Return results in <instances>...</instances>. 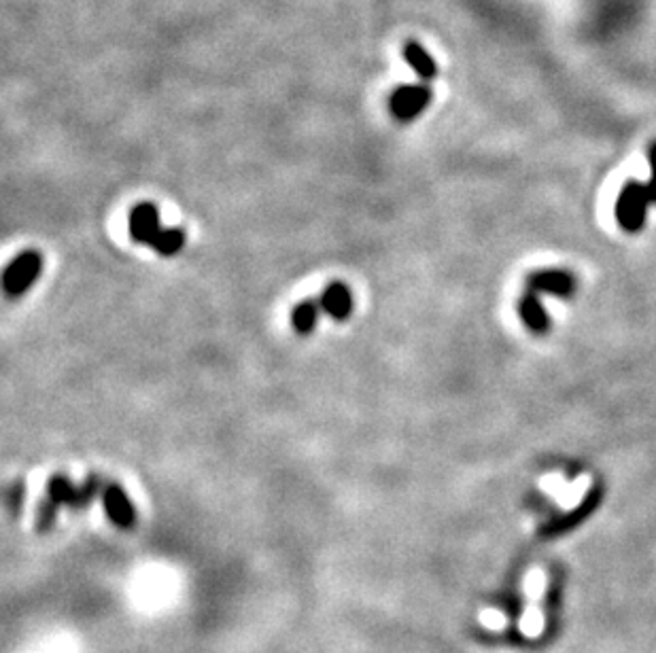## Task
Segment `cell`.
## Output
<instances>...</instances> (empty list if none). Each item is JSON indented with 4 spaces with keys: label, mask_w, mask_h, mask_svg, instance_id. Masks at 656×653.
Instances as JSON below:
<instances>
[{
    "label": "cell",
    "mask_w": 656,
    "mask_h": 653,
    "mask_svg": "<svg viewBox=\"0 0 656 653\" xmlns=\"http://www.w3.org/2000/svg\"><path fill=\"white\" fill-rule=\"evenodd\" d=\"M529 293H550L556 297H570L573 293V278L567 272H538L527 282Z\"/></svg>",
    "instance_id": "cell-6"
},
{
    "label": "cell",
    "mask_w": 656,
    "mask_h": 653,
    "mask_svg": "<svg viewBox=\"0 0 656 653\" xmlns=\"http://www.w3.org/2000/svg\"><path fill=\"white\" fill-rule=\"evenodd\" d=\"M43 272V254L38 251H24L4 268L3 289L9 300H18L30 289Z\"/></svg>",
    "instance_id": "cell-1"
},
{
    "label": "cell",
    "mask_w": 656,
    "mask_h": 653,
    "mask_svg": "<svg viewBox=\"0 0 656 653\" xmlns=\"http://www.w3.org/2000/svg\"><path fill=\"white\" fill-rule=\"evenodd\" d=\"M319 312H323L321 303L314 300L300 302L291 312V325H294L297 335H311L317 326Z\"/></svg>",
    "instance_id": "cell-9"
},
{
    "label": "cell",
    "mask_w": 656,
    "mask_h": 653,
    "mask_svg": "<svg viewBox=\"0 0 656 653\" xmlns=\"http://www.w3.org/2000/svg\"><path fill=\"white\" fill-rule=\"evenodd\" d=\"M321 310L329 318L343 323L352 314V293L344 282H329L319 297Z\"/></svg>",
    "instance_id": "cell-5"
},
{
    "label": "cell",
    "mask_w": 656,
    "mask_h": 653,
    "mask_svg": "<svg viewBox=\"0 0 656 653\" xmlns=\"http://www.w3.org/2000/svg\"><path fill=\"white\" fill-rule=\"evenodd\" d=\"M518 312H521L522 323H525L533 334H546L548 331L550 320L546 317L542 303L536 297V293H527L525 297L521 300V306H518Z\"/></svg>",
    "instance_id": "cell-8"
},
{
    "label": "cell",
    "mask_w": 656,
    "mask_h": 653,
    "mask_svg": "<svg viewBox=\"0 0 656 653\" xmlns=\"http://www.w3.org/2000/svg\"><path fill=\"white\" fill-rule=\"evenodd\" d=\"M648 204L652 202H650L644 182H627L619 198V204H616V219H619L622 230H642L644 221H646Z\"/></svg>",
    "instance_id": "cell-2"
},
{
    "label": "cell",
    "mask_w": 656,
    "mask_h": 653,
    "mask_svg": "<svg viewBox=\"0 0 656 653\" xmlns=\"http://www.w3.org/2000/svg\"><path fill=\"white\" fill-rule=\"evenodd\" d=\"M185 246V234L181 230H162L153 240L151 248L162 257H173Z\"/></svg>",
    "instance_id": "cell-11"
},
{
    "label": "cell",
    "mask_w": 656,
    "mask_h": 653,
    "mask_svg": "<svg viewBox=\"0 0 656 653\" xmlns=\"http://www.w3.org/2000/svg\"><path fill=\"white\" fill-rule=\"evenodd\" d=\"M130 238L139 245H153L162 227H159V213L158 206L151 202H142L136 204L130 213Z\"/></svg>",
    "instance_id": "cell-3"
},
{
    "label": "cell",
    "mask_w": 656,
    "mask_h": 653,
    "mask_svg": "<svg viewBox=\"0 0 656 653\" xmlns=\"http://www.w3.org/2000/svg\"><path fill=\"white\" fill-rule=\"evenodd\" d=\"M404 58H406V62L417 70V75L421 77L423 81L433 79V77L438 75V66H435L433 60L429 58V53L421 45H418V43H415V41L406 43V45H404Z\"/></svg>",
    "instance_id": "cell-10"
},
{
    "label": "cell",
    "mask_w": 656,
    "mask_h": 653,
    "mask_svg": "<svg viewBox=\"0 0 656 653\" xmlns=\"http://www.w3.org/2000/svg\"><path fill=\"white\" fill-rule=\"evenodd\" d=\"M650 165H652V179L650 182H646V193L650 198V202H656V145L650 149Z\"/></svg>",
    "instance_id": "cell-15"
},
{
    "label": "cell",
    "mask_w": 656,
    "mask_h": 653,
    "mask_svg": "<svg viewBox=\"0 0 656 653\" xmlns=\"http://www.w3.org/2000/svg\"><path fill=\"white\" fill-rule=\"evenodd\" d=\"M96 492H98V478H93V475H92V478L85 480V484L81 486V488H77L75 499H73V503H70V505H73V507L87 505V503H90L93 496H96Z\"/></svg>",
    "instance_id": "cell-14"
},
{
    "label": "cell",
    "mask_w": 656,
    "mask_h": 653,
    "mask_svg": "<svg viewBox=\"0 0 656 653\" xmlns=\"http://www.w3.org/2000/svg\"><path fill=\"white\" fill-rule=\"evenodd\" d=\"M432 101V90L427 85H415V87H401L391 101V109H393L395 117L401 121L415 119L427 102Z\"/></svg>",
    "instance_id": "cell-4"
},
{
    "label": "cell",
    "mask_w": 656,
    "mask_h": 653,
    "mask_svg": "<svg viewBox=\"0 0 656 653\" xmlns=\"http://www.w3.org/2000/svg\"><path fill=\"white\" fill-rule=\"evenodd\" d=\"M75 492H77V488L73 484H70L69 480L64 478V475H53V478L49 480L47 496L53 503H58V505H60V503H73Z\"/></svg>",
    "instance_id": "cell-12"
},
{
    "label": "cell",
    "mask_w": 656,
    "mask_h": 653,
    "mask_svg": "<svg viewBox=\"0 0 656 653\" xmlns=\"http://www.w3.org/2000/svg\"><path fill=\"white\" fill-rule=\"evenodd\" d=\"M102 501L113 522L121 524V527H130V524L134 522V509H132L130 499L126 496L124 488H119L117 484H109L107 488H104Z\"/></svg>",
    "instance_id": "cell-7"
},
{
    "label": "cell",
    "mask_w": 656,
    "mask_h": 653,
    "mask_svg": "<svg viewBox=\"0 0 656 653\" xmlns=\"http://www.w3.org/2000/svg\"><path fill=\"white\" fill-rule=\"evenodd\" d=\"M30 653H75V645L73 641H70V636L56 634L41 641Z\"/></svg>",
    "instance_id": "cell-13"
}]
</instances>
